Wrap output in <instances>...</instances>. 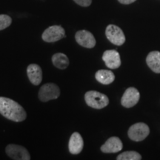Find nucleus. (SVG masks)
I'll use <instances>...</instances> for the list:
<instances>
[{
  "instance_id": "nucleus-1",
  "label": "nucleus",
  "mask_w": 160,
  "mask_h": 160,
  "mask_svg": "<svg viewBox=\"0 0 160 160\" xmlns=\"http://www.w3.org/2000/svg\"><path fill=\"white\" fill-rule=\"evenodd\" d=\"M0 113L16 122H22L27 117V113L22 105L10 98L2 97H0Z\"/></svg>"
},
{
  "instance_id": "nucleus-2",
  "label": "nucleus",
  "mask_w": 160,
  "mask_h": 160,
  "mask_svg": "<svg viewBox=\"0 0 160 160\" xmlns=\"http://www.w3.org/2000/svg\"><path fill=\"white\" fill-rule=\"evenodd\" d=\"M85 102L94 109H102L109 104V99L104 93L96 91H89L85 94Z\"/></svg>"
},
{
  "instance_id": "nucleus-3",
  "label": "nucleus",
  "mask_w": 160,
  "mask_h": 160,
  "mask_svg": "<svg viewBox=\"0 0 160 160\" xmlns=\"http://www.w3.org/2000/svg\"><path fill=\"white\" fill-rule=\"evenodd\" d=\"M60 95L59 86L54 83L45 84L40 88L38 97L40 101L46 102L52 99H57Z\"/></svg>"
},
{
  "instance_id": "nucleus-4",
  "label": "nucleus",
  "mask_w": 160,
  "mask_h": 160,
  "mask_svg": "<svg viewBox=\"0 0 160 160\" xmlns=\"http://www.w3.org/2000/svg\"><path fill=\"white\" fill-rule=\"evenodd\" d=\"M149 127L143 122L136 123L130 127L128 132V137L133 141H142L149 135Z\"/></svg>"
},
{
  "instance_id": "nucleus-5",
  "label": "nucleus",
  "mask_w": 160,
  "mask_h": 160,
  "mask_svg": "<svg viewBox=\"0 0 160 160\" xmlns=\"http://www.w3.org/2000/svg\"><path fill=\"white\" fill-rule=\"evenodd\" d=\"M105 35L113 45L120 46L125 42V36L122 30L114 25H109L106 28Z\"/></svg>"
},
{
  "instance_id": "nucleus-6",
  "label": "nucleus",
  "mask_w": 160,
  "mask_h": 160,
  "mask_svg": "<svg viewBox=\"0 0 160 160\" xmlns=\"http://www.w3.org/2000/svg\"><path fill=\"white\" fill-rule=\"evenodd\" d=\"M65 37V29L60 25H53L43 32L42 38L46 42H55Z\"/></svg>"
},
{
  "instance_id": "nucleus-7",
  "label": "nucleus",
  "mask_w": 160,
  "mask_h": 160,
  "mask_svg": "<svg viewBox=\"0 0 160 160\" xmlns=\"http://www.w3.org/2000/svg\"><path fill=\"white\" fill-rule=\"evenodd\" d=\"M5 152L12 159L15 160H30L31 155L25 147L22 145L11 144L6 147Z\"/></svg>"
},
{
  "instance_id": "nucleus-8",
  "label": "nucleus",
  "mask_w": 160,
  "mask_h": 160,
  "mask_svg": "<svg viewBox=\"0 0 160 160\" xmlns=\"http://www.w3.org/2000/svg\"><path fill=\"white\" fill-rule=\"evenodd\" d=\"M140 98V93L137 88L133 87L128 88L122 97L121 104L123 107L130 108L137 105Z\"/></svg>"
},
{
  "instance_id": "nucleus-9",
  "label": "nucleus",
  "mask_w": 160,
  "mask_h": 160,
  "mask_svg": "<svg viewBox=\"0 0 160 160\" xmlns=\"http://www.w3.org/2000/svg\"><path fill=\"white\" fill-rule=\"evenodd\" d=\"M75 39L79 45L86 48H93L96 45V39L90 31L82 30L76 33Z\"/></svg>"
},
{
  "instance_id": "nucleus-10",
  "label": "nucleus",
  "mask_w": 160,
  "mask_h": 160,
  "mask_svg": "<svg viewBox=\"0 0 160 160\" xmlns=\"http://www.w3.org/2000/svg\"><path fill=\"white\" fill-rule=\"evenodd\" d=\"M102 60L108 68L117 69L121 65V58L116 50H108L104 52Z\"/></svg>"
},
{
  "instance_id": "nucleus-11",
  "label": "nucleus",
  "mask_w": 160,
  "mask_h": 160,
  "mask_svg": "<svg viewBox=\"0 0 160 160\" xmlns=\"http://www.w3.org/2000/svg\"><path fill=\"white\" fill-rule=\"evenodd\" d=\"M123 148V145L119 138L117 137H112L109 138L104 145H102L101 151L103 153H117L122 151Z\"/></svg>"
},
{
  "instance_id": "nucleus-12",
  "label": "nucleus",
  "mask_w": 160,
  "mask_h": 160,
  "mask_svg": "<svg viewBox=\"0 0 160 160\" xmlns=\"http://www.w3.org/2000/svg\"><path fill=\"white\" fill-rule=\"evenodd\" d=\"M84 142L82 136L78 132L72 133L68 142V149L72 154H79L82 151Z\"/></svg>"
},
{
  "instance_id": "nucleus-13",
  "label": "nucleus",
  "mask_w": 160,
  "mask_h": 160,
  "mask_svg": "<svg viewBox=\"0 0 160 160\" xmlns=\"http://www.w3.org/2000/svg\"><path fill=\"white\" fill-rule=\"evenodd\" d=\"M27 74L30 82L34 85H39L42 80V71L39 65L31 64L27 68Z\"/></svg>"
},
{
  "instance_id": "nucleus-14",
  "label": "nucleus",
  "mask_w": 160,
  "mask_h": 160,
  "mask_svg": "<svg viewBox=\"0 0 160 160\" xmlns=\"http://www.w3.org/2000/svg\"><path fill=\"white\" fill-rule=\"evenodd\" d=\"M148 65L152 71L157 73H160V52L152 51L146 58Z\"/></svg>"
},
{
  "instance_id": "nucleus-15",
  "label": "nucleus",
  "mask_w": 160,
  "mask_h": 160,
  "mask_svg": "<svg viewBox=\"0 0 160 160\" xmlns=\"http://www.w3.org/2000/svg\"><path fill=\"white\" fill-rule=\"evenodd\" d=\"M95 78L102 85H110L114 81L115 75L109 70H99L95 74Z\"/></svg>"
},
{
  "instance_id": "nucleus-16",
  "label": "nucleus",
  "mask_w": 160,
  "mask_h": 160,
  "mask_svg": "<svg viewBox=\"0 0 160 160\" xmlns=\"http://www.w3.org/2000/svg\"><path fill=\"white\" fill-rule=\"evenodd\" d=\"M52 62L57 68L65 70L69 65V59L65 53H57L52 57Z\"/></svg>"
},
{
  "instance_id": "nucleus-17",
  "label": "nucleus",
  "mask_w": 160,
  "mask_h": 160,
  "mask_svg": "<svg viewBox=\"0 0 160 160\" xmlns=\"http://www.w3.org/2000/svg\"><path fill=\"white\" fill-rule=\"evenodd\" d=\"M117 160H140L142 156L137 151H125L120 153L117 158Z\"/></svg>"
},
{
  "instance_id": "nucleus-18",
  "label": "nucleus",
  "mask_w": 160,
  "mask_h": 160,
  "mask_svg": "<svg viewBox=\"0 0 160 160\" xmlns=\"http://www.w3.org/2000/svg\"><path fill=\"white\" fill-rule=\"evenodd\" d=\"M12 19L8 15L1 14L0 15V31L7 28L11 25Z\"/></svg>"
},
{
  "instance_id": "nucleus-19",
  "label": "nucleus",
  "mask_w": 160,
  "mask_h": 160,
  "mask_svg": "<svg viewBox=\"0 0 160 160\" xmlns=\"http://www.w3.org/2000/svg\"><path fill=\"white\" fill-rule=\"evenodd\" d=\"M73 1L82 7H88L92 2V0H73Z\"/></svg>"
},
{
  "instance_id": "nucleus-20",
  "label": "nucleus",
  "mask_w": 160,
  "mask_h": 160,
  "mask_svg": "<svg viewBox=\"0 0 160 160\" xmlns=\"http://www.w3.org/2000/svg\"><path fill=\"white\" fill-rule=\"evenodd\" d=\"M120 3L124 4V5H129L136 2V0H118Z\"/></svg>"
}]
</instances>
